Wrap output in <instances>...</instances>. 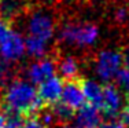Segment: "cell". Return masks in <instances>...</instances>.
<instances>
[{
  "mask_svg": "<svg viewBox=\"0 0 129 128\" xmlns=\"http://www.w3.org/2000/svg\"><path fill=\"white\" fill-rule=\"evenodd\" d=\"M4 110V109H3ZM6 113V125L4 128H21L23 124V116L14 110H4Z\"/></svg>",
  "mask_w": 129,
  "mask_h": 128,
  "instance_id": "obj_15",
  "label": "cell"
},
{
  "mask_svg": "<svg viewBox=\"0 0 129 128\" xmlns=\"http://www.w3.org/2000/svg\"><path fill=\"white\" fill-rule=\"evenodd\" d=\"M99 37V28L93 22L69 21L59 30V43L77 48L91 47Z\"/></svg>",
  "mask_w": 129,
  "mask_h": 128,
  "instance_id": "obj_3",
  "label": "cell"
},
{
  "mask_svg": "<svg viewBox=\"0 0 129 128\" xmlns=\"http://www.w3.org/2000/svg\"><path fill=\"white\" fill-rule=\"evenodd\" d=\"M54 128H78V127H73V125H70V123H66V124H58Z\"/></svg>",
  "mask_w": 129,
  "mask_h": 128,
  "instance_id": "obj_22",
  "label": "cell"
},
{
  "mask_svg": "<svg viewBox=\"0 0 129 128\" xmlns=\"http://www.w3.org/2000/svg\"><path fill=\"white\" fill-rule=\"evenodd\" d=\"M80 84H81L82 92L85 95V99L89 103H92L93 106H96L98 109H100V105H102V96H103V90L102 85L95 83L93 80H89V79H80Z\"/></svg>",
  "mask_w": 129,
  "mask_h": 128,
  "instance_id": "obj_12",
  "label": "cell"
},
{
  "mask_svg": "<svg viewBox=\"0 0 129 128\" xmlns=\"http://www.w3.org/2000/svg\"><path fill=\"white\" fill-rule=\"evenodd\" d=\"M44 106L47 105L40 99L37 90L21 79H13L2 90L0 108L4 110H14L27 117L37 114Z\"/></svg>",
  "mask_w": 129,
  "mask_h": 128,
  "instance_id": "obj_1",
  "label": "cell"
},
{
  "mask_svg": "<svg viewBox=\"0 0 129 128\" xmlns=\"http://www.w3.org/2000/svg\"><path fill=\"white\" fill-rule=\"evenodd\" d=\"M0 98H2V88H0Z\"/></svg>",
  "mask_w": 129,
  "mask_h": 128,
  "instance_id": "obj_24",
  "label": "cell"
},
{
  "mask_svg": "<svg viewBox=\"0 0 129 128\" xmlns=\"http://www.w3.org/2000/svg\"><path fill=\"white\" fill-rule=\"evenodd\" d=\"M25 50L27 51L30 57L33 58H44L47 55L52 54L54 51L48 53V47H47V41L41 40L39 37H35V36H29L27 35V39L25 40Z\"/></svg>",
  "mask_w": 129,
  "mask_h": 128,
  "instance_id": "obj_13",
  "label": "cell"
},
{
  "mask_svg": "<svg viewBox=\"0 0 129 128\" xmlns=\"http://www.w3.org/2000/svg\"><path fill=\"white\" fill-rule=\"evenodd\" d=\"M62 87H63V80L59 76L55 74L39 84L37 95L45 105H52V103L58 102L60 99Z\"/></svg>",
  "mask_w": 129,
  "mask_h": 128,
  "instance_id": "obj_11",
  "label": "cell"
},
{
  "mask_svg": "<svg viewBox=\"0 0 129 128\" xmlns=\"http://www.w3.org/2000/svg\"><path fill=\"white\" fill-rule=\"evenodd\" d=\"M52 113H54L55 118H56L58 124H66V123H70V121L74 118V114H76V109L67 106L66 103H63L62 100H58V102L52 103L50 105Z\"/></svg>",
  "mask_w": 129,
  "mask_h": 128,
  "instance_id": "obj_14",
  "label": "cell"
},
{
  "mask_svg": "<svg viewBox=\"0 0 129 128\" xmlns=\"http://www.w3.org/2000/svg\"><path fill=\"white\" fill-rule=\"evenodd\" d=\"M78 128H99L102 123L100 110L89 102H85L76 110L74 118Z\"/></svg>",
  "mask_w": 129,
  "mask_h": 128,
  "instance_id": "obj_10",
  "label": "cell"
},
{
  "mask_svg": "<svg viewBox=\"0 0 129 128\" xmlns=\"http://www.w3.org/2000/svg\"><path fill=\"white\" fill-rule=\"evenodd\" d=\"M55 68L56 76L64 80H73V79L81 77L80 74V59L74 55H60L55 53Z\"/></svg>",
  "mask_w": 129,
  "mask_h": 128,
  "instance_id": "obj_8",
  "label": "cell"
},
{
  "mask_svg": "<svg viewBox=\"0 0 129 128\" xmlns=\"http://www.w3.org/2000/svg\"><path fill=\"white\" fill-rule=\"evenodd\" d=\"M62 0H32V6H41V7H52L59 10Z\"/></svg>",
  "mask_w": 129,
  "mask_h": 128,
  "instance_id": "obj_18",
  "label": "cell"
},
{
  "mask_svg": "<svg viewBox=\"0 0 129 128\" xmlns=\"http://www.w3.org/2000/svg\"><path fill=\"white\" fill-rule=\"evenodd\" d=\"M11 30V25L7 22H4V21L0 19V44H2V41L6 39V36L8 35V32Z\"/></svg>",
  "mask_w": 129,
  "mask_h": 128,
  "instance_id": "obj_19",
  "label": "cell"
},
{
  "mask_svg": "<svg viewBox=\"0 0 129 128\" xmlns=\"http://www.w3.org/2000/svg\"><path fill=\"white\" fill-rule=\"evenodd\" d=\"M115 85H118L121 90L125 92H129V69L128 68H121L115 74Z\"/></svg>",
  "mask_w": 129,
  "mask_h": 128,
  "instance_id": "obj_16",
  "label": "cell"
},
{
  "mask_svg": "<svg viewBox=\"0 0 129 128\" xmlns=\"http://www.w3.org/2000/svg\"><path fill=\"white\" fill-rule=\"evenodd\" d=\"M99 128H128V125L119 117H117V118H109L106 123H100Z\"/></svg>",
  "mask_w": 129,
  "mask_h": 128,
  "instance_id": "obj_17",
  "label": "cell"
},
{
  "mask_svg": "<svg viewBox=\"0 0 129 128\" xmlns=\"http://www.w3.org/2000/svg\"><path fill=\"white\" fill-rule=\"evenodd\" d=\"M55 53H56V50H54V53L50 54V55L40 58L39 61H36L35 63L30 65V68L27 69V77L33 84H40L44 80L56 74Z\"/></svg>",
  "mask_w": 129,
  "mask_h": 128,
  "instance_id": "obj_6",
  "label": "cell"
},
{
  "mask_svg": "<svg viewBox=\"0 0 129 128\" xmlns=\"http://www.w3.org/2000/svg\"><path fill=\"white\" fill-rule=\"evenodd\" d=\"M121 53H122V65L129 69V43L124 48H121Z\"/></svg>",
  "mask_w": 129,
  "mask_h": 128,
  "instance_id": "obj_20",
  "label": "cell"
},
{
  "mask_svg": "<svg viewBox=\"0 0 129 128\" xmlns=\"http://www.w3.org/2000/svg\"><path fill=\"white\" fill-rule=\"evenodd\" d=\"M4 125H6V113L0 108V128H4Z\"/></svg>",
  "mask_w": 129,
  "mask_h": 128,
  "instance_id": "obj_21",
  "label": "cell"
},
{
  "mask_svg": "<svg viewBox=\"0 0 129 128\" xmlns=\"http://www.w3.org/2000/svg\"><path fill=\"white\" fill-rule=\"evenodd\" d=\"M103 90V96H102V105H100V113L107 116L109 118H117L119 117V112H121V91L118 90L115 84L111 81H107L102 85Z\"/></svg>",
  "mask_w": 129,
  "mask_h": 128,
  "instance_id": "obj_5",
  "label": "cell"
},
{
  "mask_svg": "<svg viewBox=\"0 0 129 128\" xmlns=\"http://www.w3.org/2000/svg\"><path fill=\"white\" fill-rule=\"evenodd\" d=\"M23 53H25V41L19 33L11 28L8 35L0 44V57L14 62L19 59L23 55Z\"/></svg>",
  "mask_w": 129,
  "mask_h": 128,
  "instance_id": "obj_7",
  "label": "cell"
},
{
  "mask_svg": "<svg viewBox=\"0 0 129 128\" xmlns=\"http://www.w3.org/2000/svg\"><path fill=\"white\" fill-rule=\"evenodd\" d=\"M59 14V10L52 7L30 6L29 10L25 13V15H27V35L39 37L44 41H50L54 37L55 28L59 23V19H58Z\"/></svg>",
  "mask_w": 129,
  "mask_h": 128,
  "instance_id": "obj_2",
  "label": "cell"
},
{
  "mask_svg": "<svg viewBox=\"0 0 129 128\" xmlns=\"http://www.w3.org/2000/svg\"><path fill=\"white\" fill-rule=\"evenodd\" d=\"M126 28L129 29V17H128V25H126Z\"/></svg>",
  "mask_w": 129,
  "mask_h": 128,
  "instance_id": "obj_23",
  "label": "cell"
},
{
  "mask_svg": "<svg viewBox=\"0 0 129 128\" xmlns=\"http://www.w3.org/2000/svg\"><path fill=\"white\" fill-rule=\"evenodd\" d=\"M122 68V53L121 50H102L95 58V70L98 76L104 81H111L117 72Z\"/></svg>",
  "mask_w": 129,
  "mask_h": 128,
  "instance_id": "obj_4",
  "label": "cell"
},
{
  "mask_svg": "<svg viewBox=\"0 0 129 128\" xmlns=\"http://www.w3.org/2000/svg\"><path fill=\"white\" fill-rule=\"evenodd\" d=\"M82 77V76H81ZM73 79V80H64L63 87H62V94H60V99L63 103L73 109H77L85 103V95L82 92L81 84H80V79Z\"/></svg>",
  "mask_w": 129,
  "mask_h": 128,
  "instance_id": "obj_9",
  "label": "cell"
}]
</instances>
